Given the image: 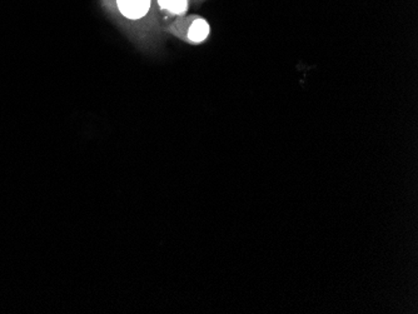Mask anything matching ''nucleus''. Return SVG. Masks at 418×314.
Returning a JSON list of instances; mask_svg holds the SVG:
<instances>
[{"label":"nucleus","mask_w":418,"mask_h":314,"mask_svg":"<svg viewBox=\"0 0 418 314\" xmlns=\"http://www.w3.org/2000/svg\"><path fill=\"white\" fill-rule=\"evenodd\" d=\"M154 0H117L120 14L128 21H143L152 14Z\"/></svg>","instance_id":"f257e3e1"},{"label":"nucleus","mask_w":418,"mask_h":314,"mask_svg":"<svg viewBox=\"0 0 418 314\" xmlns=\"http://www.w3.org/2000/svg\"><path fill=\"white\" fill-rule=\"evenodd\" d=\"M186 41L192 44H202L208 39L211 34V27L208 21L200 17H193L187 24Z\"/></svg>","instance_id":"f03ea898"},{"label":"nucleus","mask_w":418,"mask_h":314,"mask_svg":"<svg viewBox=\"0 0 418 314\" xmlns=\"http://www.w3.org/2000/svg\"><path fill=\"white\" fill-rule=\"evenodd\" d=\"M160 12L166 13L168 17H184L188 8L189 0H155Z\"/></svg>","instance_id":"7ed1b4c3"}]
</instances>
